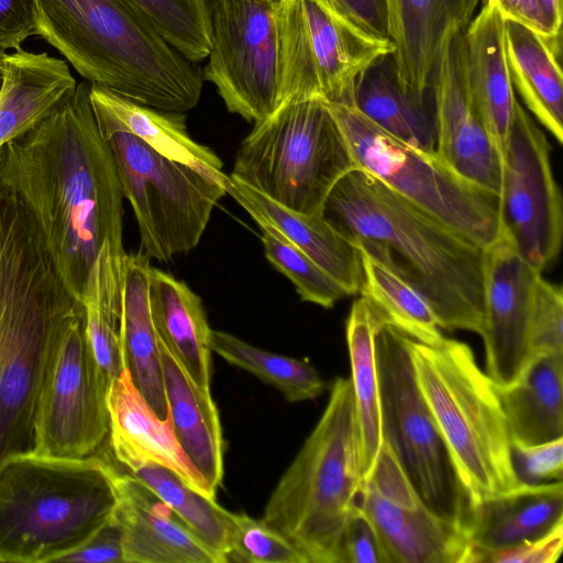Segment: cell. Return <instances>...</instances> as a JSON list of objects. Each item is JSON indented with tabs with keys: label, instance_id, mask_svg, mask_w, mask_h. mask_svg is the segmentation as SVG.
I'll use <instances>...</instances> for the list:
<instances>
[{
	"label": "cell",
	"instance_id": "obj_2",
	"mask_svg": "<svg viewBox=\"0 0 563 563\" xmlns=\"http://www.w3.org/2000/svg\"><path fill=\"white\" fill-rule=\"evenodd\" d=\"M322 214L353 243L382 251L424 297L440 328L481 335L485 249L360 167L335 184Z\"/></svg>",
	"mask_w": 563,
	"mask_h": 563
},
{
	"label": "cell",
	"instance_id": "obj_19",
	"mask_svg": "<svg viewBox=\"0 0 563 563\" xmlns=\"http://www.w3.org/2000/svg\"><path fill=\"white\" fill-rule=\"evenodd\" d=\"M481 0H386L398 82L419 97L432 93L444 47L473 20Z\"/></svg>",
	"mask_w": 563,
	"mask_h": 563
},
{
	"label": "cell",
	"instance_id": "obj_37",
	"mask_svg": "<svg viewBox=\"0 0 563 563\" xmlns=\"http://www.w3.org/2000/svg\"><path fill=\"white\" fill-rule=\"evenodd\" d=\"M251 217L262 230L261 240L266 258L291 280L301 300L332 308L341 298L349 296L338 282L277 229L258 216Z\"/></svg>",
	"mask_w": 563,
	"mask_h": 563
},
{
	"label": "cell",
	"instance_id": "obj_8",
	"mask_svg": "<svg viewBox=\"0 0 563 563\" xmlns=\"http://www.w3.org/2000/svg\"><path fill=\"white\" fill-rule=\"evenodd\" d=\"M356 167L327 104L305 100L255 122L230 175L284 208L322 214L332 188Z\"/></svg>",
	"mask_w": 563,
	"mask_h": 563
},
{
	"label": "cell",
	"instance_id": "obj_30",
	"mask_svg": "<svg viewBox=\"0 0 563 563\" xmlns=\"http://www.w3.org/2000/svg\"><path fill=\"white\" fill-rule=\"evenodd\" d=\"M354 106L388 134L419 151L434 154L433 92L419 97L401 88L393 53L380 56L358 75Z\"/></svg>",
	"mask_w": 563,
	"mask_h": 563
},
{
	"label": "cell",
	"instance_id": "obj_43",
	"mask_svg": "<svg viewBox=\"0 0 563 563\" xmlns=\"http://www.w3.org/2000/svg\"><path fill=\"white\" fill-rule=\"evenodd\" d=\"M470 544L466 563H555L563 550V525L512 548L487 550Z\"/></svg>",
	"mask_w": 563,
	"mask_h": 563
},
{
	"label": "cell",
	"instance_id": "obj_12",
	"mask_svg": "<svg viewBox=\"0 0 563 563\" xmlns=\"http://www.w3.org/2000/svg\"><path fill=\"white\" fill-rule=\"evenodd\" d=\"M279 106L320 100L354 104L358 75L394 53L390 40L371 36L321 0H279Z\"/></svg>",
	"mask_w": 563,
	"mask_h": 563
},
{
	"label": "cell",
	"instance_id": "obj_45",
	"mask_svg": "<svg viewBox=\"0 0 563 563\" xmlns=\"http://www.w3.org/2000/svg\"><path fill=\"white\" fill-rule=\"evenodd\" d=\"M32 35H37L35 0H0V45L15 51Z\"/></svg>",
	"mask_w": 563,
	"mask_h": 563
},
{
	"label": "cell",
	"instance_id": "obj_22",
	"mask_svg": "<svg viewBox=\"0 0 563 563\" xmlns=\"http://www.w3.org/2000/svg\"><path fill=\"white\" fill-rule=\"evenodd\" d=\"M89 97L104 140L115 132L133 134L162 156L195 168L225 189L229 176L222 172V161L190 137L183 113L143 106L97 84H90Z\"/></svg>",
	"mask_w": 563,
	"mask_h": 563
},
{
	"label": "cell",
	"instance_id": "obj_23",
	"mask_svg": "<svg viewBox=\"0 0 563 563\" xmlns=\"http://www.w3.org/2000/svg\"><path fill=\"white\" fill-rule=\"evenodd\" d=\"M468 90L500 157L514 121L517 99L505 51V20L483 4L464 32Z\"/></svg>",
	"mask_w": 563,
	"mask_h": 563
},
{
	"label": "cell",
	"instance_id": "obj_46",
	"mask_svg": "<svg viewBox=\"0 0 563 563\" xmlns=\"http://www.w3.org/2000/svg\"><path fill=\"white\" fill-rule=\"evenodd\" d=\"M366 34L389 40L386 0H321Z\"/></svg>",
	"mask_w": 563,
	"mask_h": 563
},
{
	"label": "cell",
	"instance_id": "obj_33",
	"mask_svg": "<svg viewBox=\"0 0 563 563\" xmlns=\"http://www.w3.org/2000/svg\"><path fill=\"white\" fill-rule=\"evenodd\" d=\"M385 324L383 316L364 297L353 302L346 320V342L363 482L372 472L383 443L375 340Z\"/></svg>",
	"mask_w": 563,
	"mask_h": 563
},
{
	"label": "cell",
	"instance_id": "obj_7",
	"mask_svg": "<svg viewBox=\"0 0 563 563\" xmlns=\"http://www.w3.org/2000/svg\"><path fill=\"white\" fill-rule=\"evenodd\" d=\"M408 346L419 389L472 505L519 486L496 386L472 349L448 338L433 345L409 338Z\"/></svg>",
	"mask_w": 563,
	"mask_h": 563
},
{
	"label": "cell",
	"instance_id": "obj_26",
	"mask_svg": "<svg viewBox=\"0 0 563 563\" xmlns=\"http://www.w3.org/2000/svg\"><path fill=\"white\" fill-rule=\"evenodd\" d=\"M563 525V483L519 485L472 505L470 542L487 550L539 539Z\"/></svg>",
	"mask_w": 563,
	"mask_h": 563
},
{
	"label": "cell",
	"instance_id": "obj_52",
	"mask_svg": "<svg viewBox=\"0 0 563 563\" xmlns=\"http://www.w3.org/2000/svg\"><path fill=\"white\" fill-rule=\"evenodd\" d=\"M206 1H207V0H206ZM273 1L278 2L279 0H273Z\"/></svg>",
	"mask_w": 563,
	"mask_h": 563
},
{
	"label": "cell",
	"instance_id": "obj_4",
	"mask_svg": "<svg viewBox=\"0 0 563 563\" xmlns=\"http://www.w3.org/2000/svg\"><path fill=\"white\" fill-rule=\"evenodd\" d=\"M37 35L90 84L143 106L183 113L203 75L128 0H35Z\"/></svg>",
	"mask_w": 563,
	"mask_h": 563
},
{
	"label": "cell",
	"instance_id": "obj_50",
	"mask_svg": "<svg viewBox=\"0 0 563 563\" xmlns=\"http://www.w3.org/2000/svg\"><path fill=\"white\" fill-rule=\"evenodd\" d=\"M7 49L3 48L1 45H0V89H1V86H2V81H3V75H4V59H5V56H7Z\"/></svg>",
	"mask_w": 563,
	"mask_h": 563
},
{
	"label": "cell",
	"instance_id": "obj_44",
	"mask_svg": "<svg viewBox=\"0 0 563 563\" xmlns=\"http://www.w3.org/2000/svg\"><path fill=\"white\" fill-rule=\"evenodd\" d=\"M340 563H385L376 532L357 503L342 537Z\"/></svg>",
	"mask_w": 563,
	"mask_h": 563
},
{
	"label": "cell",
	"instance_id": "obj_5",
	"mask_svg": "<svg viewBox=\"0 0 563 563\" xmlns=\"http://www.w3.org/2000/svg\"><path fill=\"white\" fill-rule=\"evenodd\" d=\"M115 468L33 451L0 463V562H62L113 516Z\"/></svg>",
	"mask_w": 563,
	"mask_h": 563
},
{
	"label": "cell",
	"instance_id": "obj_31",
	"mask_svg": "<svg viewBox=\"0 0 563 563\" xmlns=\"http://www.w3.org/2000/svg\"><path fill=\"white\" fill-rule=\"evenodd\" d=\"M505 51L514 89L534 118L562 143V38L547 37L505 20Z\"/></svg>",
	"mask_w": 563,
	"mask_h": 563
},
{
	"label": "cell",
	"instance_id": "obj_27",
	"mask_svg": "<svg viewBox=\"0 0 563 563\" xmlns=\"http://www.w3.org/2000/svg\"><path fill=\"white\" fill-rule=\"evenodd\" d=\"M147 295L159 343L199 387L210 390L211 328L200 297L185 282L153 266Z\"/></svg>",
	"mask_w": 563,
	"mask_h": 563
},
{
	"label": "cell",
	"instance_id": "obj_13",
	"mask_svg": "<svg viewBox=\"0 0 563 563\" xmlns=\"http://www.w3.org/2000/svg\"><path fill=\"white\" fill-rule=\"evenodd\" d=\"M210 51L203 79L231 113L260 122L279 107V36L273 0H207Z\"/></svg>",
	"mask_w": 563,
	"mask_h": 563
},
{
	"label": "cell",
	"instance_id": "obj_21",
	"mask_svg": "<svg viewBox=\"0 0 563 563\" xmlns=\"http://www.w3.org/2000/svg\"><path fill=\"white\" fill-rule=\"evenodd\" d=\"M107 408L111 449L120 464L125 468L143 462L166 466L192 488L216 499V493L178 444L169 419L161 420L155 415L125 368L109 386Z\"/></svg>",
	"mask_w": 563,
	"mask_h": 563
},
{
	"label": "cell",
	"instance_id": "obj_51",
	"mask_svg": "<svg viewBox=\"0 0 563 563\" xmlns=\"http://www.w3.org/2000/svg\"><path fill=\"white\" fill-rule=\"evenodd\" d=\"M481 1L483 2V4H485L487 0H481Z\"/></svg>",
	"mask_w": 563,
	"mask_h": 563
},
{
	"label": "cell",
	"instance_id": "obj_1",
	"mask_svg": "<svg viewBox=\"0 0 563 563\" xmlns=\"http://www.w3.org/2000/svg\"><path fill=\"white\" fill-rule=\"evenodd\" d=\"M90 82L0 148V187L30 212L67 290L82 305L104 255L124 258L123 192L101 136Z\"/></svg>",
	"mask_w": 563,
	"mask_h": 563
},
{
	"label": "cell",
	"instance_id": "obj_39",
	"mask_svg": "<svg viewBox=\"0 0 563 563\" xmlns=\"http://www.w3.org/2000/svg\"><path fill=\"white\" fill-rule=\"evenodd\" d=\"M121 303L122 290L117 289L95 290L82 302L86 335L109 384L125 368L120 336Z\"/></svg>",
	"mask_w": 563,
	"mask_h": 563
},
{
	"label": "cell",
	"instance_id": "obj_29",
	"mask_svg": "<svg viewBox=\"0 0 563 563\" xmlns=\"http://www.w3.org/2000/svg\"><path fill=\"white\" fill-rule=\"evenodd\" d=\"M150 267V258L141 251L125 255L120 319L121 346L124 367L133 385L155 415L161 420H168L161 347L148 306Z\"/></svg>",
	"mask_w": 563,
	"mask_h": 563
},
{
	"label": "cell",
	"instance_id": "obj_11",
	"mask_svg": "<svg viewBox=\"0 0 563 563\" xmlns=\"http://www.w3.org/2000/svg\"><path fill=\"white\" fill-rule=\"evenodd\" d=\"M111 148L123 197L134 212L141 252L168 262L195 249L225 189L212 178L156 153L139 137L115 132Z\"/></svg>",
	"mask_w": 563,
	"mask_h": 563
},
{
	"label": "cell",
	"instance_id": "obj_25",
	"mask_svg": "<svg viewBox=\"0 0 563 563\" xmlns=\"http://www.w3.org/2000/svg\"><path fill=\"white\" fill-rule=\"evenodd\" d=\"M76 86L60 58L22 48L7 54L0 89V148L45 120Z\"/></svg>",
	"mask_w": 563,
	"mask_h": 563
},
{
	"label": "cell",
	"instance_id": "obj_6",
	"mask_svg": "<svg viewBox=\"0 0 563 563\" xmlns=\"http://www.w3.org/2000/svg\"><path fill=\"white\" fill-rule=\"evenodd\" d=\"M362 484L353 387L350 378L336 377L321 418L278 481L262 519L308 563H340Z\"/></svg>",
	"mask_w": 563,
	"mask_h": 563
},
{
	"label": "cell",
	"instance_id": "obj_28",
	"mask_svg": "<svg viewBox=\"0 0 563 563\" xmlns=\"http://www.w3.org/2000/svg\"><path fill=\"white\" fill-rule=\"evenodd\" d=\"M159 342V341H158ZM168 419L188 460L217 494L223 477V437L210 390L199 387L159 343Z\"/></svg>",
	"mask_w": 563,
	"mask_h": 563
},
{
	"label": "cell",
	"instance_id": "obj_48",
	"mask_svg": "<svg viewBox=\"0 0 563 563\" xmlns=\"http://www.w3.org/2000/svg\"><path fill=\"white\" fill-rule=\"evenodd\" d=\"M504 20L522 24L545 36L537 0H487Z\"/></svg>",
	"mask_w": 563,
	"mask_h": 563
},
{
	"label": "cell",
	"instance_id": "obj_10",
	"mask_svg": "<svg viewBox=\"0 0 563 563\" xmlns=\"http://www.w3.org/2000/svg\"><path fill=\"white\" fill-rule=\"evenodd\" d=\"M408 340L389 324L376 335L383 438L426 505L466 534L472 503L417 384Z\"/></svg>",
	"mask_w": 563,
	"mask_h": 563
},
{
	"label": "cell",
	"instance_id": "obj_47",
	"mask_svg": "<svg viewBox=\"0 0 563 563\" xmlns=\"http://www.w3.org/2000/svg\"><path fill=\"white\" fill-rule=\"evenodd\" d=\"M62 562L124 563L122 533L114 517Z\"/></svg>",
	"mask_w": 563,
	"mask_h": 563
},
{
	"label": "cell",
	"instance_id": "obj_42",
	"mask_svg": "<svg viewBox=\"0 0 563 563\" xmlns=\"http://www.w3.org/2000/svg\"><path fill=\"white\" fill-rule=\"evenodd\" d=\"M510 457L519 485H540L562 481L563 438L534 445L511 441Z\"/></svg>",
	"mask_w": 563,
	"mask_h": 563
},
{
	"label": "cell",
	"instance_id": "obj_15",
	"mask_svg": "<svg viewBox=\"0 0 563 563\" xmlns=\"http://www.w3.org/2000/svg\"><path fill=\"white\" fill-rule=\"evenodd\" d=\"M550 151L543 131L517 102L501 157L500 230L519 255L541 273L556 260L563 235L562 197Z\"/></svg>",
	"mask_w": 563,
	"mask_h": 563
},
{
	"label": "cell",
	"instance_id": "obj_17",
	"mask_svg": "<svg viewBox=\"0 0 563 563\" xmlns=\"http://www.w3.org/2000/svg\"><path fill=\"white\" fill-rule=\"evenodd\" d=\"M542 273L528 264L501 230L484 250L486 374L497 387L514 385L533 360L530 334L536 285Z\"/></svg>",
	"mask_w": 563,
	"mask_h": 563
},
{
	"label": "cell",
	"instance_id": "obj_38",
	"mask_svg": "<svg viewBox=\"0 0 563 563\" xmlns=\"http://www.w3.org/2000/svg\"><path fill=\"white\" fill-rule=\"evenodd\" d=\"M184 57L198 63L209 55L210 23L206 0H128Z\"/></svg>",
	"mask_w": 563,
	"mask_h": 563
},
{
	"label": "cell",
	"instance_id": "obj_24",
	"mask_svg": "<svg viewBox=\"0 0 563 563\" xmlns=\"http://www.w3.org/2000/svg\"><path fill=\"white\" fill-rule=\"evenodd\" d=\"M225 191L246 212L258 216L338 282L349 296L360 292L363 271L357 246L323 214L291 211L229 175Z\"/></svg>",
	"mask_w": 563,
	"mask_h": 563
},
{
	"label": "cell",
	"instance_id": "obj_35",
	"mask_svg": "<svg viewBox=\"0 0 563 563\" xmlns=\"http://www.w3.org/2000/svg\"><path fill=\"white\" fill-rule=\"evenodd\" d=\"M126 472L152 489L186 526L225 563L234 514L187 484L173 470L153 463H137Z\"/></svg>",
	"mask_w": 563,
	"mask_h": 563
},
{
	"label": "cell",
	"instance_id": "obj_14",
	"mask_svg": "<svg viewBox=\"0 0 563 563\" xmlns=\"http://www.w3.org/2000/svg\"><path fill=\"white\" fill-rule=\"evenodd\" d=\"M109 386L89 345L82 309L65 324L51 354L35 412L33 452L95 454L109 433Z\"/></svg>",
	"mask_w": 563,
	"mask_h": 563
},
{
	"label": "cell",
	"instance_id": "obj_9",
	"mask_svg": "<svg viewBox=\"0 0 563 563\" xmlns=\"http://www.w3.org/2000/svg\"><path fill=\"white\" fill-rule=\"evenodd\" d=\"M357 167L486 249L500 232L499 196L448 167L434 154L388 134L354 104L325 103Z\"/></svg>",
	"mask_w": 563,
	"mask_h": 563
},
{
	"label": "cell",
	"instance_id": "obj_41",
	"mask_svg": "<svg viewBox=\"0 0 563 563\" xmlns=\"http://www.w3.org/2000/svg\"><path fill=\"white\" fill-rule=\"evenodd\" d=\"M532 357L563 353V292L539 276L530 334Z\"/></svg>",
	"mask_w": 563,
	"mask_h": 563
},
{
	"label": "cell",
	"instance_id": "obj_32",
	"mask_svg": "<svg viewBox=\"0 0 563 563\" xmlns=\"http://www.w3.org/2000/svg\"><path fill=\"white\" fill-rule=\"evenodd\" d=\"M496 391L512 442L563 438V353L534 357L518 382Z\"/></svg>",
	"mask_w": 563,
	"mask_h": 563
},
{
	"label": "cell",
	"instance_id": "obj_49",
	"mask_svg": "<svg viewBox=\"0 0 563 563\" xmlns=\"http://www.w3.org/2000/svg\"><path fill=\"white\" fill-rule=\"evenodd\" d=\"M547 37L562 38V0H537Z\"/></svg>",
	"mask_w": 563,
	"mask_h": 563
},
{
	"label": "cell",
	"instance_id": "obj_36",
	"mask_svg": "<svg viewBox=\"0 0 563 563\" xmlns=\"http://www.w3.org/2000/svg\"><path fill=\"white\" fill-rule=\"evenodd\" d=\"M210 349L228 363L277 388L289 402L314 399L325 389V383L306 360L265 351L212 329Z\"/></svg>",
	"mask_w": 563,
	"mask_h": 563
},
{
	"label": "cell",
	"instance_id": "obj_3",
	"mask_svg": "<svg viewBox=\"0 0 563 563\" xmlns=\"http://www.w3.org/2000/svg\"><path fill=\"white\" fill-rule=\"evenodd\" d=\"M84 306L62 282L30 212L0 187V463L33 451L46 367Z\"/></svg>",
	"mask_w": 563,
	"mask_h": 563
},
{
	"label": "cell",
	"instance_id": "obj_16",
	"mask_svg": "<svg viewBox=\"0 0 563 563\" xmlns=\"http://www.w3.org/2000/svg\"><path fill=\"white\" fill-rule=\"evenodd\" d=\"M357 506L376 532L385 563H466L468 538L426 505L384 438Z\"/></svg>",
	"mask_w": 563,
	"mask_h": 563
},
{
	"label": "cell",
	"instance_id": "obj_40",
	"mask_svg": "<svg viewBox=\"0 0 563 563\" xmlns=\"http://www.w3.org/2000/svg\"><path fill=\"white\" fill-rule=\"evenodd\" d=\"M228 562L308 563L302 553L263 519L234 514Z\"/></svg>",
	"mask_w": 563,
	"mask_h": 563
},
{
	"label": "cell",
	"instance_id": "obj_18",
	"mask_svg": "<svg viewBox=\"0 0 563 563\" xmlns=\"http://www.w3.org/2000/svg\"><path fill=\"white\" fill-rule=\"evenodd\" d=\"M431 88L437 118L434 155L464 179L498 195L501 157L471 98L464 33L444 47Z\"/></svg>",
	"mask_w": 563,
	"mask_h": 563
},
{
	"label": "cell",
	"instance_id": "obj_34",
	"mask_svg": "<svg viewBox=\"0 0 563 563\" xmlns=\"http://www.w3.org/2000/svg\"><path fill=\"white\" fill-rule=\"evenodd\" d=\"M362 261L363 283L358 294L385 319L410 339L433 345L444 336L438 319L419 290L378 249L354 243Z\"/></svg>",
	"mask_w": 563,
	"mask_h": 563
},
{
	"label": "cell",
	"instance_id": "obj_20",
	"mask_svg": "<svg viewBox=\"0 0 563 563\" xmlns=\"http://www.w3.org/2000/svg\"><path fill=\"white\" fill-rule=\"evenodd\" d=\"M124 563H221L152 489L115 470Z\"/></svg>",
	"mask_w": 563,
	"mask_h": 563
}]
</instances>
